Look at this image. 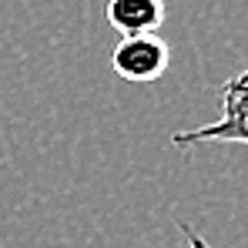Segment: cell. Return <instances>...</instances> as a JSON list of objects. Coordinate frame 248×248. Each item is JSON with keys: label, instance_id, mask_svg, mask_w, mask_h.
Here are the masks:
<instances>
[{"label": "cell", "instance_id": "1", "mask_svg": "<svg viewBox=\"0 0 248 248\" xmlns=\"http://www.w3.org/2000/svg\"><path fill=\"white\" fill-rule=\"evenodd\" d=\"M221 118L215 124L195 127V131H178L171 134V144L188 148V144H248V71L228 78L221 87Z\"/></svg>", "mask_w": 248, "mask_h": 248}, {"label": "cell", "instance_id": "2", "mask_svg": "<svg viewBox=\"0 0 248 248\" xmlns=\"http://www.w3.org/2000/svg\"><path fill=\"white\" fill-rule=\"evenodd\" d=\"M171 50L158 34H127L111 50V71L127 84H151L168 71Z\"/></svg>", "mask_w": 248, "mask_h": 248}, {"label": "cell", "instance_id": "3", "mask_svg": "<svg viewBox=\"0 0 248 248\" xmlns=\"http://www.w3.org/2000/svg\"><path fill=\"white\" fill-rule=\"evenodd\" d=\"M104 17L121 37H127V34H155L165 20V0H108Z\"/></svg>", "mask_w": 248, "mask_h": 248}, {"label": "cell", "instance_id": "4", "mask_svg": "<svg viewBox=\"0 0 248 248\" xmlns=\"http://www.w3.org/2000/svg\"><path fill=\"white\" fill-rule=\"evenodd\" d=\"M181 235L188 238V245H191V248H208L205 238H202V235H198V232H195L191 225H185V221H181Z\"/></svg>", "mask_w": 248, "mask_h": 248}]
</instances>
